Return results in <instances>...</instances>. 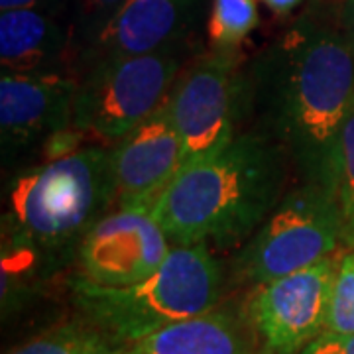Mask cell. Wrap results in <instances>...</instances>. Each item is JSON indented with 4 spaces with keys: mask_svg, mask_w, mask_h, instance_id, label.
<instances>
[{
    "mask_svg": "<svg viewBox=\"0 0 354 354\" xmlns=\"http://www.w3.org/2000/svg\"><path fill=\"white\" fill-rule=\"evenodd\" d=\"M122 2L124 0H73V16L69 22L73 32L77 62Z\"/></svg>",
    "mask_w": 354,
    "mask_h": 354,
    "instance_id": "d6986e66",
    "label": "cell"
},
{
    "mask_svg": "<svg viewBox=\"0 0 354 354\" xmlns=\"http://www.w3.org/2000/svg\"><path fill=\"white\" fill-rule=\"evenodd\" d=\"M248 102L305 183L333 193L335 152L354 104V50L339 16L313 6L254 65Z\"/></svg>",
    "mask_w": 354,
    "mask_h": 354,
    "instance_id": "6da1fadb",
    "label": "cell"
},
{
    "mask_svg": "<svg viewBox=\"0 0 354 354\" xmlns=\"http://www.w3.org/2000/svg\"><path fill=\"white\" fill-rule=\"evenodd\" d=\"M191 44L106 57L81 71L73 101V128L85 140L118 142L165 101Z\"/></svg>",
    "mask_w": 354,
    "mask_h": 354,
    "instance_id": "5b68a950",
    "label": "cell"
},
{
    "mask_svg": "<svg viewBox=\"0 0 354 354\" xmlns=\"http://www.w3.org/2000/svg\"><path fill=\"white\" fill-rule=\"evenodd\" d=\"M342 244L339 207L333 193L315 183L286 193L239 256V276L266 283L313 266Z\"/></svg>",
    "mask_w": 354,
    "mask_h": 354,
    "instance_id": "8992f818",
    "label": "cell"
},
{
    "mask_svg": "<svg viewBox=\"0 0 354 354\" xmlns=\"http://www.w3.org/2000/svg\"><path fill=\"white\" fill-rule=\"evenodd\" d=\"M301 354H342V348L335 333H323L315 341L309 342Z\"/></svg>",
    "mask_w": 354,
    "mask_h": 354,
    "instance_id": "44dd1931",
    "label": "cell"
},
{
    "mask_svg": "<svg viewBox=\"0 0 354 354\" xmlns=\"http://www.w3.org/2000/svg\"><path fill=\"white\" fill-rule=\"evenodd\" d=\"M65 2L67 0H0V8L2 10H10V8H41V10L62 14Z\"/></svg>",
    "mask_w": 354,
    "mask_h": 354,
    "instance_id": "ffe728a7",
    "label": "cell"
},
{
    "mask_svg": "<svg viewBox=\"0 0 354 354\" xmlns=\"http://www.w3.org/2000/svg\"><path fill=\"white\" fill-rule=\"evenodd\" d=\"M337 16H339V22H341L344 36L351 41L354 50V0H342Z\"/></svg>",
    "mask_w": 354,
    "mask_h": 354,
    "instance_id": "7402d4cb",
    "label": "cell"
},
{
    "mask_svg": "<svg viewBox=\"0 0 354 354\" xmlns=\"http://www.w3.org/2000/svg\"><path fill=\"white\" fill-rule=\"evenodd\" d=\"M218 293L221 270L207 244H179L152 276L130 286H99L85 278L73 281L79 309L124 344L211 311Z\"/></svg>",
    "mask_w": 354,
    "mask_h": 354,
    "instance_id": "3957f363",
    "label": "cell"
},
{
    "mask_svg": "<svg viewBox=\"0 0 354 354\" xmlns=\"http://www.w3.org/2000/svg\"><path fill=\"white\" fill-rule=\"evenodd\" d=\"M79 77L71 73H4L0 130L4 150H20L73 127Z\"/></svg>",
    "mask_w": 354,
    "mask_h": 354,
    "instance_id": "7c38bea8",
    "label": "cell"
},
{
    "mask_svg": "<svg viewBox=\"0 0 354 354\" xmlns=\"http://www.w3.org/2000/svg\"><path fill=\"white\" fill-rule=\"evenodd\" d=\"M256 24V0H213L207 32L213 48H236Z\"/></svg>",
    "mask_w": 354,
    "mask_h": 354,
    "instance_id": "e0dca14e",
    "label": "cell"
},
{
    "mask_svg": "<svg viewBox=\"0 0 354 354\" xmlns=\"http://www.w3.org/2000/svg\"><path fill=\"white\" fill-rule=\"evenodd\" d=\"M118 354H250L241 325L227 313L207 311L169 323Z\"/></svg>",
    "mask_w": 354,
    "mask_h": 354,
    "instance_id": "5bb4252c",
    "label": "cell"
},
{
    "mask_svg": "<svg viewBox=\"0 0 354 354\" xmlns=\"http://www.w3.org/2000/svg\"><path fill=\"white\" fill-rule=\"evenodd\" d=\"M169 250V236L152 213L118 209L83 234L79 264L93 283L130 286L152 276Z\"/></svg>",
    "mask_w": 354,
    "mask_h": 354,
    "instance_id": "9c48e42d",
    "label": "cell"
},
{
    "mask_svg": "<svg viewBox=\"0 0 354 354\" xmlns=\"http://www.w3.org/2000/svg\"><path fill=\"white\" fill-rule=\"evenodd\" d=\"M199 0H124L79 57L77 71L106 57L189 44Z\"/></svg>",
    "mask_w": 354,
    "mask_h": 354,
    "instance_id": "8fae6325",
    "label": "cell"
},
{
    "mask_svg": "<svg viewBox=\"0 0 354 354\" xmlns=\"http://www.w3.org/2000/svg\"><path fill=\"white\" fill-rule=\"evenodd\" d=\"M325 333H354V248H351L346 256H342L337 268Z\"/></svg>",
    "mask_w": 354,
    "mask_h": 354,
    "instance_id": "ac0fdd59",
    "label": "cell"
},
{
    "mask_svg": "<svg viewBox=\"0 0 354 354\" xmlns=\"http://www.w3.org/2000/svg\"><path fill=\"white\" fill-rule=\"evenodd\" d=\"M244 102L248 79L234 48H215L181 73L167 106L183 142V167L223 150L239 134Z\"/></svg>",
    "mask_w": 354,
    "mask_h": 354,
    "instance_id": "52a82bcc",
    "label": "cell"
},
{
    "mask_svg": "<svg viewBox=\"0 0 354 354\" xmlns=\"http://www.w3.org/2000/svg\"><path fill=\"white\" fill-rule=\"evenodd\" d=\"M8 201L22 241L57 246L87 234L116 205L113 150L83 148L32 167L14 181Z\"/></svg>",
    "mask_w": 354,
    "mask_h": 354,
    "instance_id": "277c9868",
    "label": "cell"
},
{
    "mask_svg": "<svg viewBox=\"0 0 354 354\" xmlns=\"http://www.w3.org/2000/svg\"><path fill=\"white\" fill-rule=\"evenodd\" d=\"M288 156L262 130L239 132L218 152L181 167L152 209L169 241L228 248L281 201Z\"/></svg>",
    "mask_w": 354,
    "mask_h": 354,
    "instance_id": "7a4b0ae2",
    "label": "cell"
},
{
    "mask_svg": "<svg viewBox=\"0 0 354 354\" xmlns=\"http://www.w3.org/2000/svg\"><path fill=\"white\" fill-rule=\"evenodd\" d=\"M339 344H341L342 354H354V333L351 335H337Z\"/></svg>",
    "mask_w": 354,
    "mask_h": 354,
    "instance_id": "cb8c5ba5",
    "label": "cell"
},
{
    "mask_svg": "<svg viewBox=\"0 0 354 354\" xmlns=\"http://www.w3.org/2000/svg\"><path fill=\"white\" fill-rule=\"evenodd\" d=\"M333 197L341 215L342 246L354 248V104L342 124L337 142Z\"/></svg>",
    "mask_w": 354,
    "mask_h": 354,
    "instance_id": "2e32d148",
    "label": "cell"
},
{
    "mask_svg": "<svg viewBox=\"0 0 354 354\" xmlns=\"http://www.w3.org/2000/svg\"><path fill=\"white\" fill-rule=\"evenodd\" d=\"M266 6L276 14H290L293 12L304 0H262Z\"/></svg>",
    "mask_w": 354,
    "mask_h": 354,
    "instance_id": "603a6c76",
    "label": "cell"
},
{
    "mask_svg": "<svg viewBox=\"0 0 354 354\" xmlns=\"http://www.w3.org/2000/svg\"><path fill=\"white\" fill-rule=\"evenodd\" d=\"M77 59L71 22L41 8L0 14V64L4 73H67Z\"/></svg>",
    "mask_w": 354,
    "mask_h": 354,
    "instance_id": "4fadbf2b",
    "label": "cell"
},
{
    "mask_svg": "<svg viewBox=\"0 0 354 354\" xmlns=\"http://www.w3.org/2000/svg\"><path fill=\"white\" fill-rule=\"evenodd\" d=\"M183 167V142L167 97L113 148L116 207L152 213L165 187Z\"/></svg>",
    "mask_w": 354,
    "mask_h": 354,
    "instance_id": "30bf717a",
    "label": "cell"
},
{
    "mask_svg": "<svg viewBox=\"0 0 354 354\" xmlns=\"http://www.w3.org/2000/svg\"><path fill=\"white\" fill-rule=\"evenodd\" d=\"M339 264L327 256L313 266L260 283L246 313L272 354H297L327 330Z\"/></svg>",
    "mask_w": 354,
    "mask_h": 354,
    "instance_id": "ba28073f",
    "label": "cell"
},
{
    "mask_svg": "<svg viewBox=\"0 0 354 354\" xmlns=\"http://www.w3.org/2000/svg\"><path fill=\"white\" fill-rule=\"evenodd\" d=\"M127 346L87 319L62 325L10 354H118Z\"/></svg>",
    "mask_w": 354,
    "mask_h": 354,
    "instance_id": "9a60e30c",
    "label": "cell"
}]
</instances>
